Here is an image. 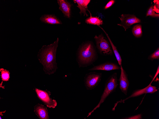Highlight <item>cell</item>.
Wrapping results in <instances>:
<instances>
[{
	"label": "cell",
	"mask_w": 159,
	"mask_h": 119,
	"mask_svg": "<svg viewBox=\"0 0 159 119\" xmlns=\"http://www.w3.org/2000/svg\"><path fill=\"white\" fill-rule=\"evenodd\" d=\"M98 58L97 54L93 44L86 43L80 49L78 54L79 64L80 67H85L93 63Z\"/></svg>",
	"instance_id": "obj_2"
},
{
	"label": "cell",
	"mask_w": 159,
	"mask_h": 119,
	"mask_svg": "<svg viewBox=\"0 0 159 119\" xmlns=\"http://www.w3.org/2000/svg\"><path fill=\"white\" fill-rule=\"evenodd\" d=\"M141 114H139L133 116L125 118L124 119H142Z\"/></svg>",
	"instance_id": "obj_23"
},
{
	"label": "cell",
	"mask_w": 159,
	"mask_h": 119,
	"mask_svg": "<svg viewBox=\"0 0 159 119\" xmlns=\"http://www.w3.org/2000/svg\"><path fill=\"white\" fill-rule=\"evenodd\" d=\"M149 16L153 17L159 18V14H157L155 13L153 5H152L149 8L147 12L146 16Z\"/></svg>",
	"instance_id": "obj_19"
},
{
	"label": "cell",
	"mask_w": 159,
	"mask_h": 119,
	"mask_svg": "<svg viewBox=\"0 0 159 119\" xmlns=\"http://www.w3.org/2000/svg\"><path fill=\"white\" fill-rule=\"evenodd\" d=\"M154 8L155 12L159 13V0H154Z\"/></svg>",
	"instance_id": "obj_21"
},
{
	"label": "cell",
	"mask_w": 159,
	"mask_h": 119,
	"mask_svg": "<svg viewBox=\"0 0 159 119\" xmlns=\"http://www.w3.org/2000/svg\"><path fill=\"white\" fill-rule=\"evenodd\" d=\"M101 73L92 72L87 74L84 78L85 86L87 90H91L96 87L100 82Z\"/></svg>",
	"instance_id": "obj_5"
},
{
	"label": "cell",
	"mask_w": 159,
	"mask_h": 119,
	"mask_svg": "<svg viewBox=\"0 0 159 119\" xmlns=\"http://www.w3.org/2000/svg\"><path fill=\"white\" fill-rule=\"evenodd\" d=\"M34 112L40 119H49L47 109L45 106L42 105L38 104L35 106Z\"/></svg>",
	"instance_id": "obj_11"
},
{
	"label": "cell",
	"mask_w": 159,
	"mask_h": 119,
	"mask_svg": "<svg viewBox=\"0 0 159 119\" xmlns=\"http://www.w3.org/2000/svg\"><path fill=\"white\" fill-rule=\"evenodd\" d=\"M119 18L121 22L117 24V25L123 27L125 31L132 25L141 22L140 19L133 14H122L121 15V17Z\"/></svg>",
	"instance_id": "obj_7"
},
{
	"label": "cell",
	"mask_w": 159,
	"mask_h": 119,
	"mask_svg": "<svg viewBox=\"0 0 159 119\" xmlns=\"http://www.w3.org/2000/svg\"><path fill=\"white\" fill-rule=\"evenodd\" d=\"M74 2L76 3L78 5L77 6L80 10V13L81 14L83 13L84 16L85 15L87 16L88 15L87 14L86 11L88 10L87 5L90 2V0H73Z\"/></svg>",
	"instance_id": "obj_14"
},
{
	"label": "cell",
	"mask_w": 159,
	"mask_h": 119,
	"mask_svg": "<svg viewBox=\"0 0 159 119\" xmlns=\"http://www.w3.org/2000/svg\"><path fill=\"white\" fill-rule=\"evenodd\" d=\"M99 26L104 31L106 35L107 36L110 43L111 46L112 47V49L115 55L116 59L118 62L119 65L120 66L122 65V59L119 53L117 50V49L116 47L114 44L111 41L110 38L109 37L108 34L105 32V30L99 26Z\"/></svg>",
	"instance_id": "obj_15"
},
{
	"label": "cell",
	"mask_w": 159,
	"mask_h": 119,
	"mask_svg": "<svg viewBox=\"0 0 159 119\" xmlns=\"http://www.w3.org/2000/svg\"><path fill=\"white\" fill-rule=\"evenodd\" d=\"M41 21L46 23L51 24H61V22L55 16L52 15L45 14L40 18Z\"/></svg>",
	"instance_id": "obj_13"
},
{
	"label": "cell",
	"mask_w": 159,
	"mask_h": 119,
	"mask_svg": "<svg viewBox=\"0 0 159 119\" xmlns=\"http://www.w3.org/2000/svg\"><path fill=\"white\" fill-rule=\"evenodd\" d=\"M1 72V76L2 80L4 81H7L9 80L10 77V73L9 71L3 68L0 69Z\"/></svg>",
	"instance_id": "obj_18"
},
{
	"label": "cell",
	"mask_w": 159,
	"mask_h": 119,
	"mask_svg": "<svg viewBox=\"0 0 159 119\" xmlns=\"http://www.w3.org/2000/svg\"><path fill=\"white\" fill-rule=\"evenodd\" d=\"M115 0H109L105 6L104 7L105 9H106L110 7L114 3Z\"/></svg>",
	"instance_id": "obj_22"
},
{
	"label": "cell",
	"mask_w": 159,
	"mask_h": 119,
	"mask_svg": "<svg viewBox=\"0 0 159 119\" xmlns=\"http://www.w3.org/2000/svg\"><path fill=\"white\" fill-rule=\"evenodd\" d=\"M119 69H120V67L116 64L112 62H106L94 66L88 70L110 71Z\"/></svg>",
	"instance_id": "obj_10"
},
{
	"label": "cell",
	"mask_w": 159,
	"mask_h": 119,
	"mask_svg": "<svg viewBox=\"0 0 159 119\" xmlns=\"http://www.w3.org/2000/svg\"><path fill=\"white\" fill-rule=\"evenodd\" d=\"M58 41V38L53 43L43 46L38 55L40 62L43 66L44 70L46 73L49 75L54 73L57 69L56 54Z\"/></svg>",
	"instance_id": "obj_1"
},
{
	"label": "cell",
	"mask_w": 159,
	"mask_h": 119,
	"mask_svg": "<svg viewBox=\"0 0 159 119\" xmlns=\"http://www.w3.org/2000/svg\"><path fill=\"white\" fill-rule=\"evenodd\" d=\"M96 47L99 53L104 55H111L113 51L111 45L102 33L98 36L96 35L94 37Z\"/></svg>",
	"instance_id": "obj_4"
},
{
	"label": "cell",
	"mask_w": 159,
	"mask_h": 119,
	"mask_svg": "<svg viewBox=\"0 0 159 119\" xmlns=\"http://www.w3.org/2000/svg\"><path fill=\"white\" fill-rule=\"evenodd\" d=\"M132 32L135 37L137 38L141 37L142 34L141 25L138 24L134 26L132 28Z\"/></svg>",
	"instance_id": "obj_17"
},
{
	"label": "cell",
	"mask_w": 159,
	"mask_h": 119,
	"mask_svg": "<svg viewBox=\"0 0 159 119\" xmlns=\"http://www.w3.org/2000/svg\"><path fill=\"white\" fill-rule=\"evenodd\" d=\"M117 81L116 72L113 73L109 77L106 81L104 89L99 103L93 110L88 113L87 117L90 115L97 108H99L101 104L105 101L106 98L115 91L118 85Z\"/></svg>",
	"instance_id": "obj_3"
},
{
	"label": "cell",
	"mask_w": 159,
	"mask_h": 119,
	"mask_svg": "<svg viewBox=\"0 0 159 119\" xmlns=\"http://www.w3.org/2000/svg\"><path fill=\"white\" fill-rule=\"evenodd\" d=\"M59 5V9L63 13L64 15L68 18L70 16V10L71 5L67 0H58Z\"/></svg>",
	"instance_id": "obj_12"
},
{
	"label": "cell",
	"mask_w": 159,
	"mask_h": 119,
	"mask_svg": "<svg viewBox=\"0 0 159 119\" xmlns=\"http://www.w3.org/2000/svg\"><path fill=\"white\" fill-rule=\"evenodd\" d=\"M88 10L90 14V16L85 19V22L86 23L97 26L102 25L103 24V20L97 17L92 16L90 12Z\"/></svg>",
	"instance_id": "obj_16"
},
{
	"label": "cell",
	"mask_w": 159,
	"mask_h": 119,
	"mask_svg": "<svg viewBox=\"0 0 159 119\" xmlns=\"http://www.w3.org/2000/svg\"><path fill=\"white\" fill-rule=\"evenodd\" d=\"M121 73L119 79V87L121 91L125 95L127 93L129 82L127 74L122 65L120 66Z\"/></svg>",
	"instance_id": "obj_9"
},
{
	"label": "cell",
	"mask_w": 159,
	"mask_h": 119,
	"mask_svg": "<svg viewBox=\"0 0 159 119\" xmlns=\"http://www.w3.org/2000/svg\"><path fill=\"white\" fill-rule=\"evenodd\" d=\"M148 58L149 60H153L155 59H159V48H158L154 52L150 55Z\"/></svg>",
	"instance_id": "obj_20"
},
{
	"label": "cell",
	"mask_w": 159,
	"mask_h": 119,
	"mask_svg": "<svg viewBox=\"0 0 159 119\" xmlns=\"http://www.w3.org/2000/svg\"><path fill=\"white\" fill-rule=\"evenodd\" d=\"M35 90L38 97L48 107L55 108L56 106L57 102L55 100L50 97V94L49 92L37 88Z\"/></svg>",
	"instance_id": "obj_8"
},
{
	"label": "cell",
	"mask_w": 159,
	"mask_h": 119,
	"mask_svg": "<svg viewBox=\"0 0 159 119\" xmlns=\"http://www.w3.org/2000/svg\"><path fill=\"white\" fill-rule=\"evenodd\" d=\"M153 80L150 84L146 87L143 89H138L134 91L131 94L129 97L125 99L121 100L117 102L114 105V107L113 108L112 110L114 111L116 107L118 104L119 103H124L125 101L128 99L132 97H137L144 94L154 93L157 91L156 87L155 86L151 85Z\"/></svg>",
	"instance_id": "obj_6"
}]
</instances>
